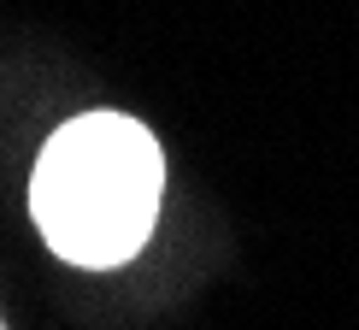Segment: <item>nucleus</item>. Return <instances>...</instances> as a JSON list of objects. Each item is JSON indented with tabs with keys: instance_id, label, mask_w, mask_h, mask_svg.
Here are the masks:
<instances>
[{
	"instance_id": "nucleus-1",
	"label": "nucleus",
	"mask_w": 359,
	"mask_h": 330,
	"mask_svg": "<svg viewBox=\"0 0 359 330\" xmlns=\"http://www.w3.org/2000/svg\"><path fill=\"white\" fill-rule=\"evenodd\" d=\"M165 159L124 112H83L59 124L29 177V213L71 265H124L159 218Z\"/></svg>"
}]
</instances>
